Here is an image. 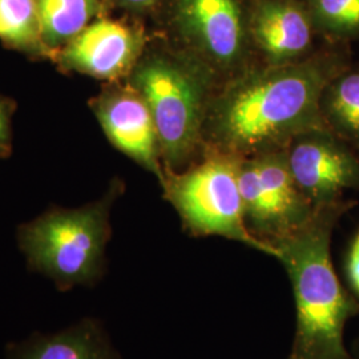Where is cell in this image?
Wrapping results in <instances>:
<instances>
[{"instance_id":"13","label":"cell","mask_w":359,"mask_h":359,"mask_svg":"<svg viewBox=\"0 0 359 359\" xmlns=\"http://www.w3.org/2000/svg\"><path fill=\"white\" fill-rule=\"evenodd\" d=\"M41 36L48 50H60L93 20L104 16L105 0H36Z\"/></svg>"},{"instance_id":"9","label":"cell","mask_w":359,"mask_h":359,"mask_svg":"<svg viewBox=\"0 0 359 359\" xmlns=\"http://www.w3.org/2000/svg\"><path fill=\"white\" fill-rule=\"evenodd\" d=\"M90 105L111 144L154 173L161 184L165 170L160 142L154 117L142 95L127 81H111L90 99Z\"/></svg>"},{"instance_id":"7","label":"cell","mask_w":359,"mask_h":359,"mask_svg":"<svg viewBox=\"0 0 359 359\" xmlns=\"http://www.w3.org/2000/svg\"><path fill=\"white\" fill-rule=\"evenodd\" d=\"M148 43L142 27L100 16L50 56L62 72L105 80L126 79L139 62Z\"/></svg>"},{"instance_id":"8","label":"cell","mask_w":359,"mask_h":359,"mask_svg":"<svg viewBox=\"0 0 359 359\" xmlns=\"http://www.w3.org/2000/svg\"><path fill=\"white\" fill-rule=\"evenodd\" d=\"M297 185L314 206L344 200L359 189V157L354 148L330 130H310L283 149Z\"/></svg>"},{"instance_id":"6","label":"cell","mask_w":359,"mask_h":359,"mask_svg":"<svg viewBox=\"0 0 359 359\" xmlns=\"http://www.w3.org/2000/svg\"><path fill=\"white\" fill-rule=\"evenodd\" d=\"M238 182L248 228L268 244L298 231L314 213L283 149L241 157Z\"/></svg>"},{"instance_id":"15","label":"cell","mask_w":359,"mask_h":359,"mask_svg":"<svg viewBox=\"0 0 359 359\" xmlns=\"http://www.w3.org/2000/svg\"><path fill=\"white\" fill-rule=\"evenodd\" d=\"M0 41L31 59H47L36 0H0Z\"/></svg>"},{"instance_id":"2","label":"cell","mask_w":359,"mask_h":359,"mask_svg":"<svg viewBox=\"0 0 359 359\" xmlns=\"http://www.w3.org/2000/svg\"><path fill=\"white\" fill-rule=\"evenodd\" d=\"M351 206L344 200L316 206L302 228L271 243L294 290L297 332L289 359H350L344 332L359 304L338 280L330 245L337 221Z\"/></svg>"},{"instance_id":"17","label":"cell","mask_w":359,"mask_h":359,"mask_svg":"<svg viewBox=\"0 0 359 359\" xmlns=\"http://www.w3.org/2000/svg\"><path fill=\"white\" fill-rule=\"evenodd\" d=\"M16 104L0 95V158L10 157L13 152V116Z\"/></svg>"},{"instance_id":"18","label":"cell","mask_w":359,"mask_h":359,"mask_svg":"<svg viewBox=\"0 0 359 359\" xmlns=\"http://www.w3.org/2000/svg\"><path fill=\"white\" fill-rule=\"evenodd\" d=\"M164 0H105L107 7H114L129 13H151Z\"/></svg>"},{"instance_id":"12","label":"cell","mask_w":359,"mask_h":359,"mask_svg":"<svg viewBox=\"0 0 359 359\" xmlns=\"http://www.w3.org/2000/svg\"><path fill=\"white\" fill-rule=\"evenodd\" d=\"M11 359H115L103 330L92 320L56 335H39L13 347Z\"/></svg>"},{"instance_id":"1","label":"cell","mask_w":359,"mask_h":359,"mask_svg":"<svg viewBox=\"0 0 359 359\" xmlns=\"http://www.w3.org/2000/svg\"><path fill=\"white\" fill-rule=\"evenodd\" d=\"M350 65L341 43L294 63L244 74L210 100L204 136L216 151L248 157L283 149L310 130H329L322 95Z\"/></svg>"},{"instance_id":"3","label":"cell","mask_w":359,"mask_h":359,"mask_svg":"<svg viewBox=\"0 0 359 359\" xmlns=\"http://www.w3.org/2000/svg\"><path fill=\"white\" fill-rule=\"evenodd\" d=\"M212 79L213 69L191 52L148 46L126 77L152 114L164 170H179L204 140Z\"/></svg>"},{"instance_id":"11","label":"cell","mask_w":359,"mask_h":359,"mask_svg":"<svg viewBox=\"0 0 359 359\" xmlns=\"http://www.w3.org/2000/svg\"><path fill=\"white\" fill-rule=\"evenodd\" d=\"M314 29L311 13L294 0H259L249 22L250 36L270 65L308 57Z\"/></svg>"},{"instance_id":"4","label":"cell","mask_w":359,"mask_h":359,"mask_svg":"<svg viewBox=\"0 0 359 359\" xmlns=\"http://www.w3.org/2000/svg\"><path fill=\"white\" fill-rule=\"evenodd\" d=\"M120 189L115 184L99 201L77 209L52 208L19 226L18 241L28 268L50 277L62 292L97 283L111 237V206Z\"/></svg>"},{"instance_id":"14","label":"cell","mask_w":359,"mask_h":359,"mask_svg":"<svg viewBox=\"0 0 359 359\" xmlns=\"http://www.w3.org/2000/svg\"><path fill=\"white\" fill-rule=\"evenodd\" d=\"M321 114L329 130L359 151V65H350L323 90Z\"/></svg>"},{"instance_id":"19","label":"cell","mask_w":359,"mask_h":359,"mask_svg":"<svg viewBox=\"0 0 359 359\" xmlns=\"http://www.w3.org/2000/svg\"><path fill=\"white\" fill-rule=\"evenodd\" d=\"M346 270L348 281L359 295V231L354 236L347 253Z\"/></svg>"},{"instance_id":"16","label":"cell","mask_w":359,"mask_h":359,"mask_svg":"<svg viewBox=\"0 0 359 359\" xmlns=\"http://www.w3.org/2000/svg\"><path fill=\"white\" fill-rule=\"evenodd\" d=\"M317 28L335 41L359 36V0H310Z\"/></svg>"},{"instance_id":"5","label":"cell","mask_w":359,"mask_h":359,"mask_svg":"<svg viewBox=\"0 0 359 359\" xmlns=\"http://www.w3.org/2000/svg\"><path fill=\"white\" fill-rule=\"evenodd\" d=\"M238 156L212 149L185 170L165 169L164 197L194 236H219L276 257V249L248 228L238 182Z\"/></svg>"},{"instance_id":"10","label":"cell","mask_w":359,"mask_h":359,"mask_svg":"<svg viewBox=\"0 0 359 359\" xmlns=\"http://www.w3.org/2000/svg\"><path fill=\"white\" fill-rule=\"evenodd\" d=\"M173 23L193 55L213 71L241 62L245 31L237 0H176Z\"/></svg>"}]
</instances>
